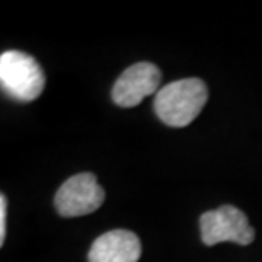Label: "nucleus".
Returning <instances> with one entry per match:
<instances>
[{"label":"nucleus","mask_w":262,"mask_h":262,"mask_svg":"<svg viewBox=\"0 0 262 262\" xmlns=\"http://www.w3.org/2000/svg\"><path fill=\"white\" fill-rule=\"evenodd\" d=\"M199 227H201L203 244L209 247L220 242L249 245L254 242L255 237V232L250 227L245 213L230 204L203 213L199 218Z\"/></svg>","instance_id":"3"},{"label":"nucleus","mask_w":262,"mask_h":262,"mask_svg":"<svg viewBox=\"0 0 262 262\" xmlns=\"http://www.w3.org/2000/svg\"><path fill=\"white\" fill-rule=\"evenodd\" d=\"M140 255L138 235L129 230H113L94 240L89 262H138Z\"/></svg>","instance_id":"6"},{"label":"nucleus","mask_w":262,"mask_h":262,"mask_svg":"<svg viewBox=\"0 0 262 262\" xmlns=\"http://www.w3.org/2000/svg\"><path fill=\"white\" fill-rule=\"evenodd\" d=\"M0 82L5 94L19 102L38 99L46 85L43 68L23 51H4L0 56Z\"/></svg>","instance_id":"2"},{"label":"nucleus","mask_w":262,"mask_h":262,"mask_svg":"<svg viewBox=\"0 0 262 262\" xmlns=\"http://www.w3.org/2000/svg\"><path fill=\"white\" fill-rule=\"evenodd\" d=\"M5 214H7V198L0 194V245L5 240Z\"/></svg>","instance_id":"7"},{"label":"nucleus","mask_w":262,"mask_h":262,"mask_svg":"<svg viewBox=\"0 0 262 262\" xmlns=\"http://www.w3.org/2000/svg\"><path fill=\"white\" fill-rule=\"evenodd\" d=\"M162 73L150 61H140L126 68L113 87V101L121 107H135L146 96L159 92Z\"/></svg>","instance_id":"5"},{"label":"nucleus","mask_w":262,"mask_h":262,"mask_svg":"<svg viewBox=\"0 0 262 262\" xmlns=\"http://www.w3.org/2000/svg\"><path fill=\"white\" fill-rule=\"evenodd\" d=\"M106 192L91 172L70 177L60 186L55 196V208L60 216H85L102 206Z\"/></svg>","instance_id":"4"},{"label":"nucleus","mask_w":262,"mask_h":262,"mask_svg":"<svg viewBox=\"0 0 262 262\" xmlns=\"http://www.w3.org/2000/svg\"><path fill=\"white\" fill-rule=\"evenodd\" d=\"M208 102V87L201 78H182L162 87L154 101L155 114L170 128L191 124Z\"/></svg>","instance_id":"1"}]
</instances>
